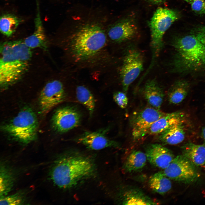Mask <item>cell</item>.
I'll return each instance as SVG.
<instances>
[{"label": "cell", "instance_id": "32", "mask_svg": "<svg viewBox=\"0 0 205 205\" xmlns=\"http://www.w3.org/2000/svg\"><path fill=\"white\" fill-rule=\"evenodd\" d=\"M202 135L205 143V127L203 128L202 131Z\"/></svg>", "mask_w": 205, "mask_h": 205}, {"label": "cell", "instance_id": "31", "mask_svg": "<svg viewBox=\"0 0 205 205\" xmlns=\"http://www.w3.org/2000/svg\"><path fill=\"white\" fill-rule=\"evenodd\" d=\"M151 4L154 5H160L164 3L166 0H147Z\"/></svg>", "mask_w": 205, "mask_h": 205}, {"label": "cell", "instance_id": "5", "mask_svg": "<svg viewBox=\"0 0 205 205\" xmlns=\"http://www.w3.org/2000/svg\"><path fill=\"white\" fill-rule=\"evenodd\" d=\"M179 17L178 13L175 11L160 7L156 10L149 21L148 25L151 31L152 56L148 69L150 70L153 67L162 50L164 34Z\"/></svg>", "mask_w": 205, "mask_h": 205}, {"label": "cell", "instance_id": "21", "mask_svg": "<svg viewBox=\"0 0 205 205\" xmlns=\"http://www.w3.org/2000/svg\"><path fill=\"white\" fill-rule=\"evenodd\" d=\"M147 160L145 153L141 151L134 150L127 157L122 169L125 173L138 172L144 167Z\"/></svg>", "mask_w": 205, "mask_h": 205}, {"label": "cell", "instance_id": "12", "mask_svg": "<svg viewBox=\"0 0 205 205\" xmlns=\"http://www.w3.org/2000/svg\"><path fill=\"white\" fill-rule=\"evenodd\" d=\"M138 32L136 20L134 17L129 16L111 25L108 30L107 36L113 42L121 43L134 38Z\"/></svg>", "mask_w": 205, "mask_h": 205}, {"label": "cell", "instance_id": "19", "mask_svg": "<svg viewBox=\"0 0 205 205\" xmlns=\"http://www.w3.org/2000/svg\"><path fill=\"white\" fill-rule=\"evenodd\" d=\"M144 97L149 104L156 109L160 110L162 104L164 94L156 80H148L144 87Z\"/></svg>", "mask_w": 205, "mask_h": 205}, {"label": "cell", "instance_id": "25", "mask_svg": "<svg viewBox=\"0 0 205 205\" xmlns=\"http://www.w3.org/2000/svg\"><path fill=\"white\" fill-rule=\"evenodd\" d=\"M188 87V84L184 81H179L176 83L168 93V99L169 102L175 104L182 102L187 95Z\"/></svg>", "mask_w": 205, "mask_h": 205}, {"label": "cell", "instance_id": "16", "mask_svg": "<svg viewBox=\"0 0 205 205\" xmlns=\"http://www.w3.org/2000/svg\"><path fill=\"white\" fill-rule=\"evenodd\" d=\"M37 13L34 20L35 28L32 34L23 40L26 45L32 49L40 48L46 50L48 43L42 20L39 4L37 1Z\"/></svg>", "mask_w": 205, "mask_h": 205}, {"label": "cell", "instance_id": "14", "mask_svg": "<svg viewBox=\"0 0 205 205\" xmlns=\"http://www.w3.org/2000/svg\"><path fill=\"white\" fill-rule=\"evenodd\" d=\"M147 160L153 166L165 169L175 158L171 151L159 144H150L145 149Z\"/></svg>", "mask_w": 205, "mask_h": 205}, {"label": "cell", "instance_id": "24", "mask_svg": "<svg viewBox=\"0 0 205 205\" xmlns=\"http://www.w3.org/2000/svg\"><path fill=\"white\" fill-rule=\"evenodd\" d=\"M76 94L78 101L86 107L91 116L94 111L95 104L93 94L86 87L79 85L76 89Z\"/></svg>", "mask_w": 205, "mask_h": 205}, {"label": "cell", "instance_id": "4", "mask_svg": "<svg viewBox=\"0 0 205 205\" xmlns=\"http://www.w3.org/2000/svg\"><path fill=\"white\" fill-rule=\"evenodd\" d=\"M38 127L36 116L29 107H24L11 120L2 125V131L12 139L27 144L36 138Z\"/></svg>", "mask_w": 205, "mask_h": 205}, {"label": "cell", "instance_id": "15", "mask_svg": "<svg viewBox=\"0 0 205 205\" xmlns=\"http://www.w3.org/2000/svg\"><path fill=\"white\" fill-rule=\"evenodd\" d=\"M118 202L124 205H156L158 202L146 195L141 189L128 186H123L118 193Z\"/></svg>", "mask_w": 205, "mask_h": 205}, {"label": "cell", "instance_id": "23", "mask_svg": "<svg viewBox=\"0 0 205 205\" xmlns=\"http://www.w3.org/2000/svg\"><path fill=\"white\" fill-rule=\"evenodd\" d=\"M22 19L11 14L2 15L0 18V30L5 36H11L22 21Z\"/></svg>", "mask_w": 205, "mask_h": 205}, {"label": "cell", "instance_id": "1", "mask_svg": "<svg viewBox=\"0 0 205 205\" xmlns=\"http://www.w3.org/2000/svg\"><path fill=\"white\" fill-rule=\"evenodd\" d=\"M107 42L106 35L100 25L88 23L70 34L66 46L73 62L87 64L99 58L105 50Z\"/></svg>", "mask_w": 205, "mask_h": 205}, {"label": "cell", "instance_id": "3", "mask_svg": "<svg viewBox=\"0 0 205 205\" xmlns=\"http://www.w3.org/2000/svg\"><path fill=\"white\" fill-rule=\"evenodd\" d=\"M0 85L3 89L18 81L28 68L32 56L31 49L23 41L3 42L0 47Z\"/></svg>", "mask_w": 205, "mask_h": 205}, {"label": "cell", "instance_id": "18", "mask_svg": "<svg viewBox=\"0 0 205 205\" xmlns=\"http://www.w3.org/2000/svg\"><path fill=\"white\" fill-rule=\"evenodd\" d=\"M184 121L173 125L157 135L159 141L163 145H174L182 142L186 134Z\"/></svg>", "mask_w": 205, "mask_h": 205}, {"label": "cell", "instance_id": "11", "mask_svg": "<svg viewBox=\"0 0 205 205\" xmlns=\"http://www.w3.org/2000/svg\"><path fill=\"white\" fill-rule=\"evenodd\" d=\"M81 118L80 112L75 107L66 106L56 110L52 118V125L55 131L63 133L79 125Z\"/></svg>", "mask_w": 205, "mask_h": 205}, {"label": "cell", "instance_id": "28", "mask_svg": "<svg viewBox=\"0 0 205 205\" xmlns=\"http://www.w3.org/2000/svg\"><path fill=\"white\" fill-rule=\"evenodd\" d=\"M113 97L115 102L120 108L124 109L127 107L128 99L125 92H116L114 93Z\"/></svg>", "mask_w": 205, "mask_h": 205}, {"label": "cell", "instance_id": "30", "mask_svg": "<svg viewBox=\"0 0 205 205\" xmlns=\"http://www.w3.org/2000/svg\"><path fill=\"white\" fill-rule=\"evenodd\" d=\"M200 27L196 30L194 34L205 48V26Z\"/></svg>", "mask_w": 205, "mask_h": 205}, {"label": "cell", "instance_id": "8", "mask_svg": "<svg viewBox=\"0 0 205 205\" xmlns=\"http://www.w3.org/2000/svg\"><path fill=\"white\" fill-rule=\"evenodd\" d=\"M196 167L182 155L175 157L163 171L170 179L186 184L196 181L200 176Z\"/></svg>", "mask_w": 205, "mask_h": 205}, {"label": "cell", "instance_id": "22", "mask_svg": "<svg viewBox=\"0 0 205 205\" xmlns=\"http://www.w3.org/2000/svg\"><path fill=\"white\" fill-rule=\"evenodd\" d=\"M170 179L163 171H160L150 177L149 184L153 191L161 195H164L171 189L172 184Z\"/></svg>", "mask_w": 205, "mask_h": 205}, {"label": "cell", "instance_id": "17", "mask_svg": "<svg viewBox=\"0 0 205 205\" xmlns=\"http://www.w3.org/2000/svg\"><path fill=\"white\" fill-rule=\"evenodd\" d=\"M184 120V114L182 112L166 113L151 126L146 134L157 135L173 125Z\"/></svg>", "mask_w": 205, "mask_h": 205}, {"label": "cell", "instance_id": "6", "mask_svg": "<svg viewBox=\"0 0 205 205\" xmlns=\"http://www.w3.org/2000/svg\"><path fill=\"white\" fill-rule=\"evenodd\" d=\"M174 46L187 67L195 68L205 63V48L194 34L178 39Z\"/></svg>", "mask_w": 205, "mask_h": 205}, {"label": "cell", "instance_id": "10", "mask_svg": "<svg viewBox=\"0 0 205 205\" xmlns=\"http://www.w3.org/2000/svg\"><path fill=\"white\" fill-rule=\"evenodd\" d=\"M66 93L62 83L58 80L48 82L42 90L39 97L40 111L46 114L63 102Z\"/></svg>", "mask_w": 205, "mask_h": 205}, {"label": "cell", "instance_id": "2", "mask_svg": "<svg viewBox=\"0 0 205 205\" xmlns=\"http://www.w3.org/2000/svg\"><path fill=\"white\" fill-rule=\"evenodd\" d=\"M95 166L88 157L75 153L60 157L54 164L50 172L51 179L57 187L72 188L93 175Z\"/></svg>", "mask_w": 205, "mask_h": 205}, {"label": "cell", "instance_id": "13", "mask_svg": "<svg viewBox=\"0 0 205 205\" xmlns=\"http://www.w3.org/2000/svg\"><path fill=\"white\" fill-rule=\"evenodd\" d=\"M109 130V128H107L95 131H86L78 136L76 141L92 150H99L110 147H119L120 145L118 143L106 136Z\"/></svg>", "mask_w": 205, "mask_h": 205}, {"label": "cell", "instance_id": "26", "mask_svg": "<svg viewBox=\"0 0 205 205\" xmlns=\"http://www.w3.org/2000/svg\"><path fill=\"white\" fill-rule=\"evenodd\" d=\"M14 176L9 169L1 166L0 172V197L6 196L11 190L14 185Z\"/></svg>", "mask_w": 205, "mask_h": 205}, {"label": "cell", "instance_id": "33", "mask_svg": "<svg viewBox=\"0 0 205 205\" xmlns=\"http://www.w3.org/2000/svg\"><path fill=\"white\" fill-rule=\"evenodd\" d=\"M187 2L189 3H190L193 0H184Z\"/></svg>", "mask_w": 205, "mask_h": 205}, {"label": "cell", "instance_id": "27", "mask_svg": "<svg viewBox=\"0 0 205 205\" xmlns=\"http://www.w3.org/2000/svg\"><path fill=\"white\" fill-rule=\"evenodd\" d=\"M25 201L23 193L19 192L13 194L0 197V205L22 204Z\"/></svg>", "mask_w": 205, "mask_h": 205}, {"label": "cell", "instance_id": "20", "mask_svg": "<svg viewBox=\"0 0 205 205\" xmlns=\"http://www.w3.org/2000/svg\"><path fill=\"white\" fill-rule=\"evenodd\" d=\"M181 149L182 155L195 166L205 168V145L188 142Z\"/></svg>", "mask_w": 205, "mask_h": 205}, {"label": "cell", "instance_id": "29", "mask_svg": "<svg viewBox=\"0 0 205 205\" xmlns=\"http://www.w3.org/2000/svg\"><path fill=\"white\" fill-rule=\"evenodd\" d=\"M192 10L199 15L205 14V1L193 0L190 3Z\"/></svg>", "mask_w": 205, "mask_h": 205}, {"label": "cell", "instance_id": "9", "mask_svg": "<svg viewBox=\"0 0 205 205\" xmlns=\"http://www.w3.org/2000/svg\"><path fill=\"white\" fill-rule=\"evenodd\" d=\"M165 114L151 106L135 112L130 120L133 139L138 140L146 135L151 126Z\"/></svg>", "mask_w": 205, "mask_h": 205}, {"label": "cell", "instance_id": "7", "mask_svg": "<svg viewBox=\"0 0 205 205\" xmlns=\"http://www.w3.org/2000/svg\"><path fill=\"white\" fill-rule=\"evenodd\" d=\"M143 65V56L137 49L131 48L125 53L120 72L124 92L127 91L130 85L139 76Z\"/></svg>", "mask_w": 205, "mask_h": 205}]
</instances>
